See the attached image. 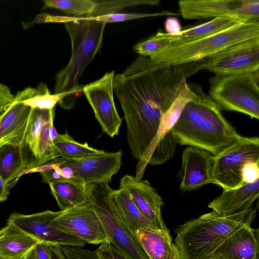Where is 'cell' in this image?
I'll return each mask as SVG.
<instances>
[{
    "mask_svg": "<svg viewBox=\"0 0 259 259\" xmlns=\"http://www.w3.org/2000/svg\"><path fill=\"white\" fill-rule=\"evenodd\" d=\"M205 59L176 65L137 57L122 72L115 74L113 92L121 105L132 156L143 158L154 141L161 118L183 83L203 69Z\"/></svg>",
    "mask_w": 259,
    "mask_h": 259,
    "instance_id": "obj_1",
    "label": "cell"
},
{
    "mask_svg": "<svg viewBox=\"0 0 259 259\" xmlns=\"http://www.w3.org/2000/svg\"><path fill=\"white\" fill-rule=\"evenodd\" d=\"M193 98L185 106L172 129L178 144L195 147L217 156L242 137L225 119L201 87L190 84Z\"/></svg>",
    "mask_w": 259,
    "mask_h": 259,
    "instance_id": "obj_2",
    "label": "cell"
},
{
    "mask_svg": "<svg viewBox=\"0 0 259 259\" xmlns=\"http://www.w3.org/2000/svg\"><path fill=\"white\" fill-rule=\"evenodd\" d=\"M41 22L63 23L71 44V55L66 66L56 75L54 93H66L58 104L70 109L75 104L78 93L83 85L78 83L85 68L93 61L102 45L107 23L95 20L90 14L82 16L44 14Z\"/></svg>",
    "mask_w": 259,
    "mask_h": 259,
    "instance_id": "obj_3",
    "label": "cell"
},
{
    "mask_svg": "<svg viewBox=\"0 0 259 259\" xmlns=\"http://www.w3.org/2000/svg\"><path fill=\"white\" fill-rule=\"evenodd\" d=\"M256 212L254 206L226 217L212 210L179 226L175 231V243L182 259H210L228 238L243 226L251 224Z\"/></svg>",
    "mask_w": 259,
    "mask_h": 259,
    "instance_id": "obj_4",
    "label": "cell"
},
{
    "mask_svg": "<svg viewBox=\"0 0 259 259\" xmlns=\"http://www.w3.org/2000/svg\"><path fill=\"white\" fill-rule=\"evenodd\" d=\"M258 36L259 20L242 22L201 39L172 43L149 59L164 65L200 61L237 42Z\"/></svg>",
    "mask_w": 259,
    "mask_h": 259,
    "instance_id": "obj_5",
    "label": "cell"
},
{
    "mask_svg": "<svg viewBox=\"0 0 259 259\" xmlns=\"http://www.w3.org/2000/svg\"><path fill=\"white\" fill-rule=\"evenodd\" d=\"M259 69L214 74L209 79L210 98L220 109L244 113L259 119Z\"/></svg>",
    "mask_w": 259,
    "mask_h": 259,
    "instance_id": "obj_6",
    "label": "cell"
},
{
    "mask_svg": "<svg viewBox=\"0 0 259 259\" xmlns=\"http://www.w3.org/2000/svg\"><path fill=\"white\" fill-rule=\"evenodd\" d=\"M87 193L103 226L108 241L128 259H149L136 235L119 215L109 184L87 185Z\"/></svg>",
    "mask_w": 259,
    "mask_h": 259,
    "instance_id": "obj_7",
    "label": "cell"
},
{
    "mask_svg": "<svg viewBox=\"0 0 259 259\" xmlns=\"http://www.w3.org/2000/svg\"><path fill=\"white\" fill-rule=\"evenodd\" d=\"M259 161V138L242 136L222 153L213 156L211 176L213 184L223 190L242 185V172L244 165Z\"/></svg>",
    "mask_w": 259,
    "mask_h": 259,
    "instance_id": "obj_8",
    "label": "cell"
},
{
    "mask_svg": "<svg viewBox=\"0 0 259 259\" xmlns=\"http://www.w3.org/2000/svg\"><path fill=\"white\" fill-rule=\"evenodd\" d=\"M178 6L185 19L234 17L259 20L258 0H181Z\"/></svg>",
    "mask_w": 259,
    "mask_h": 259,
    "instance_id": "obj_9",
    "label": "cell"
},
{
    "mask_svg": "<svg viewBox=\"0 0 259 259\" xmlns=\"http://www.w3.org/2000/svg\"><path fill=\"white\" fill-rule=\"evenodd\" d=\"M203 69L214 74L259 69V36L230 46L205 59Z\"/></svg>",
    "mask_w": 259,
    "mask_h": 259,
    "instance_id": "obj_10",
    "label": "cell"
},
{
    "mask_svg": "<svg viewBox=\"0 0 259 259\" xmlns=\"http://www.w3.org/2000/svg\"><path fill=\"white\" fill-rule=\"evenodd\" d=\"M63 211L47 210L31 214L14 212L7 223H11L39 242L61 246L83 247L85 242L55 227L52 221Z\"/></svg>",
    "mask_w": 259,
    "mask_h": 259,
    "instance_id": "obj_11",
    "label": "cell"
},
{
    "mask_svg": "<svg viewBox=\"0 0 259 259\" xmlns=\"http://www.w3.org/2000/svg\"><path fill=\"white\" fill-rule=\"evenodd\" d=\"M115 71L106 72L101 78L83 86V93L104 133L113 138L119 134L122 120L113 98Z\"/></svg>",
    "mask_w": 259,
    "mask_h": 259,
    "instance_id": "obj_12",
    "label": "cell"
},
{
    "mask_svg": "<svg viewBox=\"0 0 259 259\" xmlns=\"http://www.w3.org/2000/svg\"><path fill=\"white\" fill-rule=\"evenodd\" d=\"M52 224L85 243L101 244L108 241L103 226L90 200L88 203L63 211Z\"/></svg>",
    "mask_w": 259,
    "mask_h": 259,
    "instance_id": "obj_13",
    "label": "cell"
},
{
    "mask_svg": "<svg viewBox=\"0 0 259 259\" xmlns=\"http://www.w3.org/2000/svg\"><path fill=\"white\" fill-rule=\"evenodd\" d=\"M122 153L121 150L114 152H104L86 158L65 160L57 158L52 162L62 163L73 170L74 179L87 185L109 184L112 177L119 170Z\"/></svg>",
    "mask_w": 259,
    "mask_h": 259,
    "instance_id": "obj_14",
    "label": "cell"
},
{
    "mask_svg": "<svg viewBox=\"0 0 259 259\" xmlns=\"http://www.w3.org/2000/svg\"><path fill=\"white\" fill-rule=\"evenodd\" d=\"M119 188L124 189L136 205L159 230L168 232L162 219L161 207L164 203L160 195L147 180L138 181L126 174L120 180Z\"/></svg>",
    "mask_w": 259,
    "mask_h": 259,
    "instance_id": "obj_15",
    "label": "cell"
},
{
    "mask_svg": "<svg viewBox=\"0 0 259 259\" xmlns=\"http://www.w3.org/2000/svg\"><path fill=\"white\" fill-rule=\"evenodd\" d=\"M213 156L209 152L195 147L188 146L184 149L180 171L181 190L191 191L213 184Z\"/></svg>",
    "mask_w": 259,
    "mask_h": 259,
    "instance_id": "obj_16",
    "label": "cell"
},
{
    "mask_svg": "<svg viewBox=\"0 0 259 259\" xmlns=\"http://www.w3.org/2000/svg\"><path fill=\"white\" fill-rule=\"evenodd\" d=\"M32 109L21 101L18 94L0 116V147L5 145L21 147Z\"/></svg>",
    "mask_w": 259,
    "mask_h": 259,
    "instance_id": "obj_17",
    "label": "cell"
},
{
    "mask_svg": "<svg viewBox=\"0 0 259 259\" xmlns=\"http://www.w3.org/2000/svg\"><path fill=\"white\" fill-rule=\"evenodd\" d=\"M194 93L189 84L185 81L181 86L178 94L167 111L163 115L156 137L144 158L138 162L136 179L142 180L149 164V161L155 149L161 141L172 133V129L178 120L186 104L193 97Z\"/></svg>",
    "mask_w": 259,
    "mask_h": 259,
    "instance_id": "obj_18",
    "label": "cell"
},
{
    "mask_svg": "<svg viewBox=\"0 0 259 259\" xmlns=\"http://www.w3.org/2000/svg\"><path fill=\"white\" fill-rule=\"evenodd\" d=\"M258 229L243 226L223 242L210 259H258Z\"/></svg>",
    "mask_w": 259,
    "mask_h": 259,
    "instance_id": "obj_19",
    "label": "cell"
},
{
    "mask_svg": "<svg viewBox=\"0 0 259 259\" xmlns=\"http://www.w3.org/2000/svg\"><path fill=\"white\" fill-rule=\"evenodd\" d=\"M258 197L259 179L252 183H244L237 188L223 190L208 204V207L221 216H228L252 207Z\"/></svg>",
    "mask_w": 259,
    "mask_h": 259,
    "instance_id": "obj_20",
    "label": "cell"
},
{
    "mask_svg": "<svg viewBox=\"0 0 259 259\" xmlns=\"http://www.w3.org/2000/svg\"><path fill=\"white\" fill-rule=\"evenodd\" d=\"M135 234L149 259H182L169 231L144 228Z\"/></svg>",
    "mask_w": 259,
    "mask_h": 259,
    "instance_id": "obj_21",
    "label": "cell"
},
{
    "mask_svg": "<svg viewBox=\"0 0 259 259\" xmlns=\"http://www.w3.org/2000/svg\"><path fill=\"white\" fill-rule=\"evenodd\" d=\"M39 242L15 225L7 223L0 230V257L27 259L30 251Z\"/></svg>",
    "mask_w": 259,
    "mask_h": 259,
    "instance_id": "obj_22",
    "label": "cell"
},
{
    "mask_svg": "<svg viewBox=\"0 0 259 259\" xmlns=\"http://www.w3.org/2000/svg\"><path fill=\"white\" fill-rule=\"evenodd\" d=\"M252 21V20H251ZM248 21L234 17H221L182 30L177 35L157 32V34L172 43L192 41L213 34L237 23Z\"/></svg>",
    "mask_w": 259,
    "mask_h": 259,
    "instance_id": "obj_23",
    "label": "cell"
},
{
    "mask_svg": "<svg viewBox=\"0 0 259 259\" xmlns=\"http://www.w3.org/2000/svg\"><path fill=\"white\" fill-rule=\"evenodd\" d=\"M49 185L51 193L61 211L89 202L87 185L75 179H63Z\"/></svg>",
    "mask_w": 259,
    "mask_h": 259,
    "instance_id": "obj_24",
    "label": "cell"
},
{
    "mask_svg": "<svg viewBox=\"0 0 259 259\" xmlns=\"http://www.w3.org/2000/svg\"><path fill=\"white\" fill-rule=\"evenodd\" d=\"M54 112V108L50 110L32 109L29 124L21 147L26 166V169L33 168L41 129Z\"/></svg>",
    "mask_w": 259,
    "mask_h": 259,
    "instance_id": "obj_25",
    "label": "cell"
},
{
    "mask_svg": "<svg viewBox=\"0 0 259 259\" xmlns=\"http://www.w3.org/2000/svg\"><path fill=\"white\" fill-rule=\"evenodd\" d=\"M112 195L119 215L134 233L144 228L159 230L145 217L124 189L113 190Z\"/></svg>",
    "mask_w": 259,
    "mask_h": 259,
    "instance_id": "obj_26",
    "label": "cell"
},
{
    "mask_svg": "<svg viewBox=\"0 0 259 259\" xmlns=\"http://www.w3.org/2000/svg\"><path fill=\"white\" fill-rule=\"evenodd\" d=\"M26 169L21 147L5 145L0 147V175L9 187Z\"/></svg>",
    "mask_w": 259,
    "mask_h": 259,
    "instance_id": "obj_27",
    "label": "cell"
},
{
    "mask_svg": "<svg viewBox=\"0 0 259 259\" xmlns=\"http://www.w3.org/2000/svg\"><path fill=\"white\" fill-rule=\"evenodd\" d=\"M17 93L22 103L37 110L52 109L67 96L66 93L51 94L47 85L43 83L36 88L28 87Z\"/></svg>",
    "mask_w": 259,
    "mask_h": 259,
    "instance_id": "obj_28",
    "label": "cell"
},
{
    "mask_svg": "<svg viewBox=\"0 0 259 259\" xmlns=\"http://www.w3.org/2000/svg\"><path fill=\"white\" fill-rule=\"evenodd\" d=\"M54 144L60 157L65 160L80 159L105 152L89 146L87 143L76 142L67 132L58 134Z\"/></svg>",
    "mask_w": 259,
    "mask_h": 259,
    "instance_id": "obj_29",
    "label": "cell"
},
{
    "mask_svg": "<svg viewBox=\"0 0 259 259\" xmlns=\"http://www.w3.org/2000/svg\"><path fill=\"white\" fill-rule=\"evenodd\" d=\"M54 117L55 112L51 115L42 126L33 168L60 157L54 144V140L58 135L54 125Z\"/></svg>",
    "mask_w": 259,
    "mask_h": 259,
    "instance_id": "obj_30",
    "label": "cell"
},
{
    "mask_svg": "<svg viewBox=\"0 0 259 259\" xmlns=\"http://www.w3.org/2000/svg\"><path fill=\"white\" fill-rule=\"evenodd\" d=\"M43 8L58 9L76 16L91 14L96 7V1L93 0H45Z\"/></svg>",
    "mask_w": 259,
    "mask_h": 259,
    "instance_id": "obj_31",
    "label": "cell"
},
{
    "mask_svg": "<svg viewBox=\"0 0 259 259\" xmlns=\"http://www.w3.org/2000/svg\"><path fill=\"white\" fill-rule=\"evenodd\" d=\"M171 44L169 40L161 37L156 33L150 38L135 45L133 49L140 56L149 58Z\"/></svg>",
    "mask_w": 259,
    "mask_h": 259,
    "instance_id": "obj_32",
    "label": "cell"
},
{
    "mask_svg": "<svg viewBox=\"0 0 259 259\" xmlns=\"http://www.w3.org/2000/svg\"><path fill=\"white\" fill-rule=\"evenodd\" d=\"M96 250L106 259H128L108 241L102 243Z\"/></svg>",
    "mask_w": 259,
    "mask_h": 259,
    "instance_id": "obj_33",
    "label": "cell"
},
{
    "mask_svg": "<svg viewBox=\"0 0 259 259\" xmlns=\"http://www.w3.org/2000/svg\"><path fill=\"white\" fill-rule=\"evenodd\" d=\"M242 178L244 183H252L258 180L259 161L247 163L243 168Z\"/></svg>",
    "mask_w": 259,
    "mask_h": 259,
    "instance_id": "obj_34",
    "label": "cell"
},
{
    "mask_svg": "<svg viewBox=\"0 0 259 259\" xmlns=\"http://www.w3.org/2000/svg\"><path fill=\"white\" fill-rule=\"evenodd\" d=\"M14 98L10 88L0 82V116L10 106Z\"/></svg>",
    "mask_w": 259,
    "mask_h": 259,
    "instance_id": "obj_35",
    "label": "cell"
},
{
    "mask_svg": "<svg viewBox=\"0 0 259 259\" xmlns=\"http://www.w3.org/2000/svg\"><path fill=\"white\" fill-rule=\"evenodd\" d=\"M48 243H38L29 253L27 259H51Z\"/></svg>",
    "mask_w": 259,
    "mask_h": 259,
    "instance_id": "obj_36",
    "label": "cell"
},
{
    "mask_svg": "<svg viewBox=\"0 0 259 259\" xmlns=\"http://www.w3.org/2000/svg\"><path fill=\"white\" fill-rule=\"evenodd\" d=\"M166 33L171 35H177L182 30V27L179 20L175 16L166 18L164 22Z\"/></svg>",
    "mask_w": 259,
    "mask_h": 259,
    "instance_id": "obj_37",
    "label": "cell"
},
{
    "mask_svg": "<svg viewBox=\"0 0 259 259\" xmlns=\"http://www.w3.org/2000/svg\"><path fill=\"white\" fill-rule=\"evenodd\" d=\"M53 163V169L40 172L42 182L50 184V183L63 179L57 169V163Z\"/></svg>",
    "mask_w": 259,
    "mask_h": 259,
    "instance_id": "obj_38",
    "label": "cell"
},
{
    "mask_svg": "<svg viewBox=\"0 0 259 259\" xmlns=\"http://www.w3.org/2000/svg\"><path fill=\"white\" fill-rule=\"evenodd\" d=\"M48 249L51 259H65L58 245L48 244Z\"/></svg>",
    "mask_w": 259,
    "mask_h": 259,
    "instance_id": "obj_39",
    "label": "cell"
},
{
    "mask_svg": "<svg viewBox=\"0 0 259 259\" xmlns=\"http://www.w3.org/2000/svg\"><path fill=\"white\" fill-rule=\"evenodd\" d=\"M10 187L4 182L0 175V202L6 201L9 194Z\"/></svg>",
    "mask_w": 259,
    "mask_h": 259,
    "instance_id": "obj_40",
    "label": "cell"
},
{
    "mask_svg": "<svg viewBox=\"0 0 259 259\" xmlns=\"http://www.w3.org/2000/svg\"><path fill=\"white\" fill-rule=\"evenodd\" d=\"M0 259H3V258H1V257H0Z\"/></svg>",
    "mask_w": 259,
    "mask_h": 259,
    "instance_id": "obj_41",
    "label": "cell"
}]
</instances>
